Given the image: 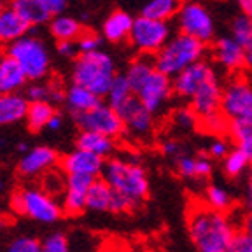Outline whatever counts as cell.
<instances>
[{
    "label": "cell",
    "mask_w": 252,
    "mask_h": 252,
    "mask_svg": "<svg viewBox=\"0 0 252 252\" xmlns=\"http://www.w3.org/2000/svg\"><path fill=\"white\" fill-rule=\"evenodd\" d=\"M236 226L228 212L196 201L188 210V233L198 252H226Z\"/></svg>",
    "instance_id": "6da1fadb"
},
{
    "label": "cell",
    "mask_w": 252,
    "mask_h": 252,
    "mask_svg": "<svg viewBox=\"0 0 252 252\" xmlns=\"http://www.w3.org/2000/svg\"><path fill=\"white\" fill-rule=\"evenodd\" d=\"M126 79L133 90L135 96L140 100L154 116L168 103L173 94L172 77L163 74L154 65V62L146 58H137L126 68Z\"/></svg>",
    "instance_id": "7a4b0ae2"
},
{
    "label": "cell",
    "mask_w": 252,
    "mask_h": 252,
    "mask_svg": "<svg viewBox=\"0 0 252 252\" xmlns=\"http://www.w3.org/2000/svg\"><path fill=\"white\" fill-rule=\"evenodd\" d=\"M100 177L114 191L128 198L133 207H138L149 194V177L137 159L107 158Z\"/></svg>",
    "instance_id": "3957f363"
},
{
    "label": "cell",
    "mask_w": 252,
    "mask_h": 252,
    "mask_svg": "<svg viewBox=\"0 0 252 252\" xmlns=\"http://www.w3.org/2000/svg\"><path fill=\"white\" fill-rule=\"evenodd\" d=\"M118 75L116 63L109 53L96 49L91 53H79L74 58L72 81L88 88L98 96H105L110 84Z\"/></svg>",
    "instance_id": "277c9868"
},
{
    "label": "cell",
    "mask_w": 252,
    "mask_h": 252,
    "mask_svg": "<svg viewBox=\"0 0 252 252\" xmlns=\"http://www.w3.org/2000/svg\"><path fill=\"white\" fill-rule=\"evenodd\" d=\"M207 53V44L194 37L179 32L177 35H172L168 42L161 47V51L156 53L154 65L168 77H175L184 68L191 67L193 63L203 60Z\"/></svg>",
    "instance_id": "5b68a950"
},
{
    "label": "cell",
    "mask_w": 252,
    "mask_h": 252,
    "mask_svg": "<svg viewBox=\"0 0 252 252\" xmlns=\"http://www.w3.org/2000/svg\"><path fill=\"white\" fill-rule=\"evenodd\" d=\"M11 207L16 214L42 224H55L65 216L62 203H58L55 196L44 191L42 188L28 186V188L18 189L16 193H12Z\"/></svg>",
    "instance_id": "8992f818"
},
{
    "label": "cell",
    "mask_w": 252,
    "mask_h": 252,
    "mask_svg": "<svg viewBox=\"0 0 252 252\" xmlns=\"http://www.w3.org/2000/svg\"><path fill=\"white\" fill-rule=\"evenodd\" d=\"M7 55L25 72L28 81H44L51 70V55L46 42L35 35H23L7 46Z\"/></svg>",
    "instance_id": "52a82bcc"
},
{
    "label": "cell",
    "mask_w": 252,
    "mask_h": 252,
    "mask_svg": "<svg viewBox=\"0 0 252 252\" xmlns=\"http://www.w3.org/2000/svg\"><path fill=\"white\" fill-rule=\"evenodd\" d=\"M170 37H172V28L168 21L154 20L149 16L140 14L138 18H133L128 40L135 51L149 56L161 51V47L168 42Z\"/></svg>",
    "instance_id": "ba28073f"
},
{
    "label": "cell",
    "mask_w": 252,
    "mask_h": 252,
    "mask_svg": "<svg viewBox=\"0 0 252 252\" xmlns=\"http://www.w3.org/2000/svg\"><path fill=\"white\" fill-rule=\"evenodd\" d=\"M177 25L182 33L209 44L216 35V23L210 11L200 2H182L177 12Z\"/></svg>",
    "instance_id": "9c48e42d"
},
{
    "label": "cell",
    "mask_w": 252,
    "mask_h": 252,
    "mask_svg": "<svg viewBox=\"0 0 252 252\" xmlns=\"http://www.w3.org/2000/svg\"><path fill=\"white\" fill-rule=\"evenodd\" d=\"M220 114L231 121L252 119V86L242 77H235L222 88Z\"/></svg>",
    "instance_id": "30bf717a"
},
{
    "label": "cell",
    "mask_w": 252,
    "mask_h": 252,
    "mask_svg": "<svg viewBox=\"0 0 252 252\" xmlns=\"http://www.w3.org/2000/svg\"><path fill=\"white\" fill-rule=\"evenodd\" d=\"M75 123H77L79 130H91L98 131V133L109 135V137L118 138L119 135L125 133V126H123V119L119 112L110 107L109 103L100 102L96 107L86 110L83 114L74 116Z\"/></svg>",
    "instance_id": "8fae6325"
},
{
    "label": "cell",
    "mask_w": 252,
    "mask_h": 252,
    "mask_svg": "<svg viewBox=\"0 0 252 252\" xmlns=\"http://www.w3.org/2000/svg\"><path fill=\"white\" fill-rule=\"evenodd\" d=\"M118 112L123 119L125 133H128L135 140H146L147 137H151L154 130V114L137 96L119 107Z\"/></svg>",
    "instance_id": "7c38bea8"
},
{
    "label": "cell",
    "mask_w": 252,
    "mask_h": 252,
    "mask_svg": "<svg viewBox=\"0 0 252 252\" xmlns=\"http://www.w3.org/2000/svg\"><path fill=\"white\" fill-rule=\"evenodd\" d=\"M214 77H217V74L212 65L205 60H200L173 77V93L181 98L189 100L203 84H207Z\"/></svg>",
    "instance_id": "4fadbf2b"
},
{
    "label": "cell",
    "mask_w": 252,
    "mask_h": 252,
    "mask_svg": "<svg viewBox=\"0 0 252 252\" xmlns=\"http://www.w3.org/2000/svg\"><path fill=\"white\" fill-rule=\"evenodd\" d=\"M96 177L83 175V173H70L65 181V191L62 198V209L65 216L77 217L86 212V196L91 182Z\"/></svg>",
    "instance_id": "5bb4252c"
},
{
    "label": "cell",
    "mask_w": 252,
    "mask_h": 252,
    "mask_svg": "<svg viewBox=\"0 0 252 252\" xmlns=\"http://www.w3.org/2000/svg\"><path fill=\"white\" fill-rule=\"evenodd\" d=\"M60 163V156L53 147L37 146L23 153L18 161V172L23 177H39L46 172L53 170Z\"/></svg>",
    "instance_id": "9a60e30c"
},
{
    "label": "cell",
    "mask_w": 252,
    "mask_h": 252,
    "mask_svg": "<svg viewBox=\"0 0 252 252\" xmlns=\"http://www.w3.org/2000/svg\"><path fill=\"white\" fill-rule=\"evenodd\" d=\"M58 165L65 175L83 173V175H91V177H100L103 165H105V159L86 149L75 147L74 151H70V153L60 158Z\"/></svg>",
    "instance_id": "2e32d148"
},
{
    "label": "cell",
    "mask_w": 252,
    "mask_h": 252,
    "mask_svg": "<svg viewBox=\"0 0 252 252\" xmlns=\"http://www.w3.org/2000/svg\"><path fill=\"white\" fill-rule=\"evenodd\" d=\"M220 98H222V86L219 77L210 79L209 83L203 84L196 93L189 98L191 109L198 116V123L205 118H210L220 112Z\"/></svg>",
    "instance_id": "e0dca14e"
},
{
    "label": "cell",
    "mask_w": 252,
    "mask_h": 252,
    "mask_svg": "<svg viewBox=\"0 0 252 252\" xmlns=\"http://www.w3.org/2000/svg\"><path fill=\"white\" fill-rule=\"evenodd\" d=\"M214 62L228 72H242L247 67L244 47L238 44L235 37H220L212 46Z\"/></svg>",
    "instance_id": "ac0fdd59"
},
{
    "label": "cell",
    "mask_w": 252,
    "mask_h": 252,
    "mask_svg": "<svg viewBox=\"0 0 252 252\" xmlns=\"http://www.w3.org/2000/svg\"><path fill=\"white\" fill-rule=\"evenodd\" d=\"M175 168L181 177L189 179V181H198V179H207L212 175L214 165L210 156H189V154H181L175 158Z\"/></svg>",
    "instance_id": "d6986e66"
},
{
    "label": "cell",
    "mask_w": 252,
    "mask_h": 252,
    "mask_svg": "<svg viewBox=\"0 0 252 252\" xmlns=\"http://www.w3.org/2000/svg\"><path fill=\"white\" fill-rule=\"evenodd\" d=\"M75 147L86 149L90 153L107 159V158L114 156L116 149H118V142H116L114 137L98 133V131L81 130V133L77 135V140H75Z\"/></svg>",
    "instance_id": "ffe728a7"
},
{
    "label": "cell",
    "mask_w": 252,
    "mask_h": 252,
    "mask_svg": "<svg viewBox=\"0 0 252 252\" xmlns=\"http://www.w3.org/2000/svg\"><path fill=\"white\" fill-rule=\"evenodd\" d=\"M102 102V96H98L96 93H93L88 88L81 86V84L72 83V86L65 88V96H63V103L67 107L68 112H72L74 116L83 114L86 110L93 109Z\"/></svg>",
    "instance_id": "44dd1931"
},
{
    "label": "cell",
    "mask_w": 252,
    "mask_h": 252,
    "mask_svg": "<svg viewBox=\"0 0 252 252\" xmlns=\"http://www.w3.org/2000/svg\"><path fill=\"white\" fill-rule=\"evenodd\" d=\"M28 98L21 93H0V126L25 121Z\"/></svg>",
    "instance_id": "7402d4cb"
},
{
    "label": "cell",
    "mask_w": 252,
    "mask_h": 252,
    "mask_svg": "<svg viewBox=\"0 0 252 252\" xmlns=\"http://www.w3.org/2000/svg\"><path fill=\"white\" fill-rule=\"evenodd\" d=\"M28 79L21 67L5 53L0 56V93H20Z\"/></svg>",
    "instance_id": "603a6c76"
},
{
    "label": "cell",
    "mask_w": 252,
    "mask_h": 252,
    "mask_svg": "<svg viewBox=\"0 0 252 252\" xmlns=\"http://www.w3.org/2000/svg\"><path fill=\"white\" fill-rule=\"evenodd\" d=\"M133 25V16L126 11H114L112 14L103 21L102 35L107 42L121 44L128 40Z\"/></svg>",
    "instance_id": "cb8c5ba5"
},
{
    "label": "cell",
    "mask_w": 252,
    "mask_h": 252,
    "mask_svg": "<svg viewBox=\"0 0 252 252\" xmlns=\"http://www.w3.org/2000/svg\"><path fill=\"white\" fill-rule=\"evenodd\" d=\"M28 30H30V25L14 9L5 5L0 11V44H7L9 46L11 42L27 35Z\"/></svg>",
    "instance_id": "d4e9b609"
},
{
    "label": "cell",
    "mask_w": 252,
    "mask_h": 252,
    "mask_svg": "<svg viewBox=\"0 0 252 252\" xmlns=\"http://www.w3.org/2000/svg\"><path fill=\"white\" fill-rule=\"evenodd\" d=\"M114 189L110 188L102 177H96L91 182L86 196V210L90 212H110Z\"/></svg>",
    "instance_id": "484cf974"
},
{
    "label": "cell",
    "mask_w": 252,
    "mask_h": 252,
    "mask_svg": "<svg viewBox=\"0 0 252 252\" xmlns=\"http://www.w3.org/2000/svg\"><path fill=\"white\" fill-rule=\"evenodd\" d=\"M9 7L14 9L30 25V28L51 20V14L47 12L40 0H9Z\"/></svg>",
    "instance_id": "4316f807"
},
{
    "label": "cell",
    "mask_w": 252,
    "mask_h": 252,
    "mask_svg": "<svg viewBox=\"0 0 252 252\" xmlns=\"http://www.w3.org/2000/svg\"><path fill=\"white\" fill-rule=\"evenodd\" d=\"M49 33L56 39V42L62 40H77V37L83 33V27L75 18L67 14H55L49 20Z\"/></svg>",
    "instance_id": "83f0119b"
},
{
    "label": "cell",
    "mask_w": 252,
    "mask_h": 252,
    "mask_svg": "<svg viewBox=\"0 0 252 252\" xmlns=\"http://www.w3.org/2000/svg\"><path fill=\"white\" fill-rule=\"evenodd\" d=\"M28 102H63L65 90L56 83H44V81H32L25 91Z\"/></svg>",
    "instance_id": "f1b7e54d"
},
{
    "label": "cell",
    "mask_w": 252,
    "mask_h": 252,
    "mask_svg": "<svg viewBox=\"0 0 252 252\" xmlns=\"http://www.w3.org/2000/svg\"><path fill=\"white\" fill-rule=\"evenodd\" d=\"M56 109L53 107L51 102H30L27 110V126L32 131H40L46 130L47 123L53 118Z\"/></svg>",
    "instance_id": "f546056e"
},
{
    "label": "cell",
    "mask_w": 252,
    "mask_h": 252,
    "mask_svg": "<svg viewBox=\"0 0 252 252\" xmlns=\"http://www.w3.org/2000/svg\"><path fill=\"white\" fill-rule=\"evenodd\" d=\"M228 133L233 144L242 149L252 163V119L244 121H231L228 125Z\"/></svg>",
    "instance_id": "4dcf8cb0"
},
{
    "label": "cell",
    "mask_w": 252,
    "mask_h": 252,
    "mask_svg": "<svg viewBox=\"0 0 252 252\" xmlns=\"http://www.w3.org/2000/svg\"><path fill=\"white\" fill-rule=\"evenodd\" d=\"M231 35L244 47L247 67L252 68V20L245 18L244 14L235 18L231 25Z\"/></svg>",
    "instance_id": "1f68e13d"
},
{
    "label": "cell",
    "mask_w": 252,
    "mask_h": 252,
    "mask_svg": "<svg viewBox=\"0 0 252 252\" xmlns=\"http://www.w3.org/2000/svg\"><path fill=\"white\" fill-rule=\"evenodd\" d=\"M181 5L182 0H149L142 9V14L154 18V20L170 21L177 16Z\"/></svg>",
    "instance_id": "d6a6232c"
},
{
    "label": "cell",
    "mask_w": 252,
    "mask_h": 252,
    "mask_svg": "<svg viewBox=\"0 0 252 252\" xmlns=\"http://www.w3.org/2000/svg\"><path fill=\"white\" fill-rule=\"evenodd\" d=\"M105 96H107V103L118 110L119 107H123L126 102H130L135 96V93H133V90H131L126 75L123 74V75H116Z\"/></svg>",
    "instance_id": "836d02e7"
},
{
    "label": "cell",
    "mask_w": 252,
    "mask_h": 252,
    "mask_svg": "<svg viewBox=\"0 0 252 252\" xmlns=\"http://www.w3.org/2000/svg\"><path fill=\"white\" fill-rule=\"evenodd\" d=\"M251 165L252 163L247 158V154L242 149H238V147L229 149L228 154L222 158V172H224V175L229 179H238L242 173L247 172Z\"/></svg>",
    "instance_id": "e575fe53"
},
{
    "label": "cell",
    "mask_w": 252,
    "mask_h": 252,
    "mask_svg": "<svg viewBox=\"0 0 252 252\" xmlns=\"http://www.w3.org/2000/svg\"><path fill=\"white\" fill-rule=\"evenodd\" d=\"M203 203L209 205L210 209L220 210V212H229L235 200H233V196L226 188H222L219 184H212L205 189Z\"/></svg>",
    "instance_id": "d590c367"
},
{
    "label": "cell",
    "mask_w": 252,
    "mask_h": 252,
    "mask_svg": "<svg viewBox=\"0 0 252 252\" xmlns=\"http://www.w3.org/2000/svg\"><path fill=\"white\" fill-rule=\"evenodd\" d=\"M42 252H74L68 236L62 231H55L47 235L42 242Z\"/></svg>",
    "instance_id": "8d00e7d4"
},
{
    "label": "cell",
    "mask_w": 252,
    "mask_h": 252,
    "mask_svg": "<svg viewBox=\"0 0 252 252\" xmlns=\"http://www.w3.org/2000/svg\"><path fill=\"white\" fill-rule=\"evenodd\" d=\"M5 252H42V244L33 236H18L7 245Z\"/></svg>",
    "instance_id": "74e56055"
},
{
    "label": "cell",
    "mask_w": 252,
    "mask_h": 252,
    "mask_svg": "<svg viewBox=\"0 0 252 252\" xmlns=\"http://www.w3.org/2000/svg\"><path fill=\"white\" fill-rule=\"evenodd\" d=\"M226 252H252V233L249 229H236Z\"/></svg>",
    "instance_id": "f35d334b"
},
{
    "label": "cell",
    "mask_w": 252,
    "mask_h": 252,
    "mask_svg": "<svg viewBox=\"0 0 252 252\" xmlns=\"http://www.w3.org/2000/svg\"><path fill=\"white\" fill-rule=\"evenodd\" d=\"M172 121L173 125L182 128V130H191V128L198 126V116L194 114V110L191 107H188V109H177L172 114Z\"/></svg>",
    "instance_id": "ab89813d"
},
{
    "label": "cell",
    "mask_w": 252,
    "mask_h": 252,
    "mask_svg": "<svg viewBox=\"0 0 252 252\" xmlns=\"http://www.w3.org/2000/svg\"><path fill=\"white\" fill-rule=\"evenodd\" d=\"M77 44V49L79 53H91V51H96L100 49V44H102V39H100L94 32L91 30H83V33L77 37L75 40Z\"/></svg>",
    "instance_id": "60d3db41"
},
{
    "label": "cell",
    "mask_w": 252,
    "mask_h": 252,
    "mask_svg": "<svg viewBox=\"0 0 252 252\" xmlns=\"http://www.w3.org/2000/svg\"><path fill=\"white\" fill-rule=\"evenodd\" d=\"M228 151L229 146L224 138H214L209 146V156L214 158V159H222L228 154Z\"/></svg>",
    "instance_id": "b9f144b4"
},
{
    "label": "cell",
    "mask_w": 252,
    "mask_h": 252,
    "mask_svg": "<svg viewBox=\"0 0 252 252\" xmlns=\"http://www.w3.org/2000/svg\"><path fill=\"white\" fill-rule=\"evenodd\" d=\"M56 51H58L60 56L68 58V60H74L75 56L79 55L75 40H62V42H58V46H56Z\"/></svg>",
    "instance_id": "7bdbcfd3"
},
{
    "label": "cell",
    "mask_w": 252,
    "mask_h": 252,
    "mask_svg": "<svg viewBox=\"0 0 252 252\" xmlns=\"http://www.w3.org/2000/svg\"><path fill=\"white\" fill-rule=\"evenodd\" d=\"M159 149H161V153L165 154V156H170V158H179L182 154L181 144L175 140H163Z\"/></svg>",
    "instance_id": "ee69618b"
},
{
    "label": "cell",
    "mask_w": 252,
    "mask_h": 252,
    "mask_svg": "<svg viewBox=\"0 0 252 252\" xmlns=\"http://www.w3.org/2000/svg\"><path fill=\"white\" fill-rule=\"evenodd\" d=\"M40 2L44 4V7L47 9L49 14L55 16V14H60V12L65 11L68 0H40Z\"/></svg>",
    "instance_id": "f6af8a7d"
},
{
    "label": "cell",
    "mask_w": 252,
    "mask_h": 252,
    "mask_svg": "<svg viewBox=\"0 0 252 252\" xmlns=\"http://www.w3.org/2000/svg\"><path fill=\"white\" fill-rule=\"evenodd\" d=\"M62 126H63V116L58 114V112H55V114H53V118L49 119V123H47L46 130L58 131V130H62Z\"/></svg>",
    "instance_id": "bcb514c9"
},
{
    "label": "cell",
    "mask_w": 252,
    "mask_h": 252,
    "mask_svg": "<svg viewBox=\"0 0 252 252\" xmlns=\"http://www.w3.org/2000/svg\"><path fill=\"white\" fill-rule=\"evenodd\" d=\"M238 2V7H240L242 14L249 20H252V0H236Z\"/></svg>",
    "instance_id": "7dc6e473"
},
{
    "label": "cell",
    "mask_w": 252,
    "mask_h": 252,
    "mask_svg": "<svg viewBox=\"0 0 252 252\" xmlns=\"http://www.w3.org/2000/svg\"><path fill=\"white\" fill-rule=\"evenodd\" d=\"M249 175H247V200L249 205H252V165L249 166Z\"/></svg>",
    "instance_id": "c3c4849f"
},
{
    "label": "cell",
    "mask_w": 252,
    "mask_h": 252,
    "mask_svg": "<svg viewBox=\"0 0 252 252\" xmlns=\"http://www.w3.org/2000/svg\"><path fill=\"white\" fill-rule=\"evenodd\" d=\"M93 252H119V247L112 244H105V245H98Z\"/></svg>",
    "instance_id": "681fc988"
},
{
    "label": "cell",
    "mask_w": 252,
    "mask_h": 252,
    "mask_svg": "<svg viewBox=\"0 0 252 252\" xmlns=\"http://www.w3.org/2000/svg\"><path fill=\"white\" fill-rule=\"evenodd\" d=\"M245 229L252 233V205H249V214L245 217Z\"/></svg>",
    "instance_id": "f907efd6"
},
{
    "label": "cell",
    "mask_w": 252,
    "mask_h": 252,
    "mask_svg": "<svg viewBox=\"0 0 252 252\" xmlns=\"http://www.w3.org/2000/svg\"><path fill=\"white\" fill-rule=\"evenodd\" d=\"M18 149H20L21 153H27V151H28V146H27V144H25V142H21L20 146H18Z\"/></svg>",
    "instance_id": "816d5d0a"
},
{
    "label": "cell",
    "mask_w": 252,
    "mask_h": 252,
    "mask_svg": "<svg viewBox=\"0 0 252 252\" xmlns=\"http://www.w3.org/2000/svg\"><path fill=\"white\" fill-rule=\"evenodd\" d=\"M119 252H137V251L131 247H119Z\"/></svg>",
    "instance_id": "f5cc1de1"
},
{
    "label": "cell",
    "mask_w": 252,
    "mask_h": 252,
    "mask_svg": "<svg viewBox=\"0 0 252 252\" xmlns=\"http://www.w3.org/2000/svg\"><path fill=\"white\" fill-rule=\"evenodd\" d=\"M5 4H7V2H5V0H0V11H2V9L5 7Z\"/></svg>",
    "instance_id": "db71d44e"
},
{
    "label": "cell",
    "mask_w": 252,
    "mask_h": 252,
    "mask_svg": "<svg viewBox=\"0 0 252 252\" xmlns=\"http://www.w3.org/2000/svg\"><path fill=\"white\" fill-rule=\"evenodd\" d=\"M4 186H5V182L2 181V179H0V191H2V189H4Z\"/></svg>",
    "instance_id": "11a10c76"
}]
</instances>
